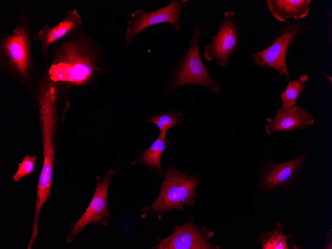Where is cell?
Returning a JSON list of instances; mask_svg holds the SVG:
<instances>
[{"instance_id": "1", "label": "cell", "mask_w": 332, "mask_h": 249, "mask_svg": "<svg viewBox=\"0 0 332 249\" xmlns=\"http://www.w3.org/2000/svg\"><path fill=\"white\" fill-rule=\"evenodd\" d=\"M78 30L70 32L52 44L54 49L51 54L48 53L45 60L50 62L47 78L55 83L63 82L70 85H83L99 70L98 48L90 37Z\"/></svg>"}, {"instance_id": "9", "label": "cell", "mask_w": 332, "mask_h": 249, "mask_svg": "<svg viewBox=\"0 0 332 249\" xmlns=\"http://www.w3.org/2000/svg\"><path fill=\"white\" fill-rule=\"evenodd\" d=\"M109 169L102 176H96L95 189L90 202L77 222L71 224L66 235L67 243L73 241L77 235L90 223L99 222L104 226L110 221L112 215L109 212L107 194L111 180L118 171Z\"/></svg>"}, {"instance_id": "14", "label": "cell", "mask_w": 332, "mask_h": 249, "mask_svg": "<svg viewBox=\"0 0 332 249\" xmlns=\"http://www.w3.org/2000/svg\"><path fill=\"white\" fill-rule=\"evenodd\" d=\"M311 0H267L273 17L283 22L289 19L300 20L308 14Z\"/></svg>"}, {"instance_id": "15", "label": "cell", "mask_w": 332, "mask_h": 249, "mask_svg": "<svg viewBox=\"0 0 332 249\" xmlns=\"http://www.w3.org/2000/svg\"><path fill=\"white\" fill-rule=\"evenodd\" d=\"M170 143V141L166 138V134L160 133L157 139L142 154L133 160L131 164L145 165L153 172L164 177V170L161 165L160 159L163 153Z\"/></svg>"}, {"instance_id": "5", "label": "cell", "mask_w": 332, "mask_h": 249, "mask_svg": "<svg viewBox=\"0 0 332 249\" xmlns=\"http://www.w3.org/2000/svg\"><path fill=\"white\" fill-rule=\"evenodd\" d=\"M32 33L26 13L22 10L17 23L10 33L3 34L0 39V61L23 79H27L32 67L31 43Z\"/></svg>"}, {"instance_id": "2", "label": "cell", "mask_w": 332, "mask_h": 249, "mask_svg": "<svg viewBox=\"0 0 332 249\" xmlns=\"http://www.w3.org/2000/svg\"><path fill=\"white\" fill-rule=\"evenodd\" d=\"M57 97L56 84L48 79L43 80L37 94L43 155L42 167L36 187L35 209L37 211H41L51 194L55 154L53 135L55 130Z\"/></svg>"}, {"instance_id": "3", "label": "cell", "mask_w": 332, "mask_h": 249, "mask_svg": "<svg viewBox=\"0 0 332 249\" xmlns=\"http://www.w3.org/2000/svg\"><path fill=\"white\" fill-rule=\"evenodd\" d=\"M198 178L197 176L189 175L187 170L179 171L169 165L165 173L157 198L142 210L141 217L153 214L160 219L167 211L182 210L185 205H195L194 198H198L199 195L195 191Z\"/></svg>"}, {"instance_id": "13", "label": "cell", "mask_w": 332, "mask_h": 249, "mask_svg": "<svg viewBox=\"0 0 332 249\" xmlns=\"http://www.w3.org/2000/svg\"><path fill=\"white\" fill-rule=\"evenodd\" d=\"M83 23L77 9H71L66 11L64 18L57 24L53 26L46 24L39 32L34 33L33 38L40 43L45 60L52 44L64 37L70 32L80 29Z\"/></svg>"}, {"instance_id": "12", "label": "cell", "mask_w": 332, "mask_h": 249, "mask_svg": "<svg viewBox=\"0 0 332 249\" xmlns=\"http://www.w3.org/2000/svg\"><path fill=\"white\" fill-rule=\"evenodd\" d=\"M273 118H267V124L264 127L266 133L272 136L278 132H287L294 130L304 129L314 123V115L300 105H294L281 110L276 108Z\"/></svg>"}, {"instance_id": "10", "label": "cell", "mask_w": 332, "mask_h": 249, "mask_svg": "<svg viewBox=\"0 0 332 249\" xmlns=\"http://www.w3.org/2000/svg\"><path fill=\"white\" fill-rule=\"evenodd\" d=\"M187 2V0H172L167 5L152 11L140 9L133 13L125 34V47L137 33L148 26L168 22L175 30L179 29L181 24L180 12Z\"/></svg>"}, {"instance_id": "8", "label": "cell", "mask_w": 332, "mask_h": 249, "mask_svg": "<svg viewBox=\"0 0 332 249\" xmlns=\"http://www.w3.org/2000/svg\"><path fill=\"white\" fill-rule=\"evenodd\" d=\"M241 47V29L234 11L228 10L211 41L204 46L203 56L208 62H216L220 68L227 67L232 55Z\"/></svg>"}, {"instance_id": "7", "label": "cell", "mask_w": 332, "mask_h": 249, "mask_svg": "<svg viewBox=\"0 0 332 249\" xmlns=\"http://www.w3.org/2000/svg\"><path fill=\"white\" fill-rule=\"evenodd\" d=\"M309 26L300 20L290 19L274 31L272 43L267 48L254 53L249 52L250 60L254 66L276 70L283 77L290 79L286 65L288 48L295 38L301 36Z\"/></svg>"}, {"instance_id": "18", "label": "cell", "mask_w": 332, "mask_h": 249, "mask_svg": "<svg viewBox=\"0 0 332 249\" xmlns=\"http://www.w3.org/2000/svg\"><path fill=\"white\" fill-rule=\"evenodd\" d=\"M184 121L182 114L176 110L164 111L159 114L147 115L145 121L155 124L159 129L160 133L166 134V131L175 125H181Z\"/></svg>"}, {"instance_id": "19", "label": "cell", "mask_w": 332, "mask_h": 249, "mask_svg": "<svg viewBox=\"0 0 332 249\" xmlns=\"http://www.w3.org/2000/svg\"><path fill=\"white\" fill-rule=\"evenodd\" d=\"M36 158V156L25 155L21 162L18 164L17 169L12 176V180L15 182L19 181L22 177L33 172L35 171Z\"/></svg>"}, {"instance_id": "4", "label": "cell", "mask_w": 332, "mask_h": 249, "mask_svg": "<svg viewBox=\"0 0 332 249\" xmlns=\"http://www.w3.org/2000/svg\"><path fill=\"white\" fill-rule=\"evenodd\" d=\"M309 159V152L306 151L283 163L271 159L263 162L256 188L265 195H285L304 177Z\"/></svg>"}, {"instance_id": "11", "label": "cell", "mask_w": 332, "mask_h": 249, "mask_svg": "<svg viewBox=\"0 0 332 249\" xmlns=\"http://www.w3.org/2000/svg\"><path fill=\"white\" fill-rule=\"evenodd\" d=\"M173 231L166 238H156L158 243L153 246V249H214L207 240L213 235V232L207 231L204 227L198 229L194 225L191 214L187 221L182 226H173Z\"/></svg>"}, {"instance_id": "20", "label": "cell", "mask_w": 332, "mask_h": 249, "mask_svg": "<svg viewBox=\"0 0 332 249\" xmlns=\"http://www.w3.org/2000/svg\"><path fill=\"white\" fill-rule=\"evenodd\" d=\"M332 229L330 230V231L327 232V237L326 238V246L325 249H332Z\"/></svg>"}, {"instance_id": "17", "label": "cell", "mask_w": 332, "mask_h": 249, "mask_svg": "<svg viewBox=\"0 0 332 249\" xmlns=\"http://www.w3.org/2000/svg\"><path fill=\"white\" fill-rule=\"evenodd\" d=\"M307 79L308 76L303 74L298 80H290L287 82L285 90L281 92L280 95L282 102L280 109L283 110L295 105L299 95L307 87L304 82Z\"/></svg>"}, {"instance_id": "6", "label": "cell", "mask_w": 332, "mask_h": 249, "mask_svg": "<svg viewBox=\"0 0 332 249\" xmlns=\"http://www.w3.org/2000/svg\"><path fill=\"white\" fill-rule=\"evenodd\" d=\"M201 34L200 27L196 26L186 51L180 57L179 62L169 70L170 81L165 92H171L180 86L192 84L203 85L214 93H220L218 83L210 76L200 54L199 42Z\"/></svg>"}, {"instance_id": "16", "label": "cell", "mask_w": 332, "mask_h": 249, "mask_svg": "<svg viewBox=\"0 0 332 249\" xmlns=\"http://www.w3.org/2000/svg\"><path fill=\"white\" fill-rule=\"evenodd\" d=\"M292 233L287 235L283 233V225L277 222L272 231L262 232L257 235V242L261 244L262 249H288L291 248L287 243Z\"/></svg>"}]
</instances>
